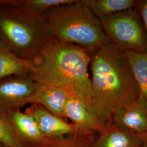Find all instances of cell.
Returning a JSON list of instances; mask_svg holds the SVG:
<instances>
[{
  "instance_id": "6da1fadb",
  "label": "cell",
  "mask_w": 147,
  "mask_h": 147,
  "mask_svg": "<svg viewBox=\"0 0 147 147\" xmlns=\"http://www.w3.org/2000/svg\"><path fill=\"white\" fill-rule=\"evenodd\" d=\"M92 98L89 109L109 127L117 111L138 99L139 90L125 53L111 42L90 55Z\"/></svg>"
},
{
  "instance_id": "7a4b0ae2",
  "label": "cell",
  "mask_w": 147,
  "mask_h": 147,
  "mask_svg": "<svg viewBox=\"0 0 147 147\" xmlns=\"http://www.w3.org/2000/svg\"><path fill=\"white\" fill-rule=\"evenodd\" d=\"M90 62V55L84 49L53 38L31 59L28 75L40 86L62 89L79 98L89 109Z\"/></svg>"
},
{
  "instance_id": "3957f363",
  "label": "cell",
  "mask_w": 147,
  "mask_h": 147,
  "mask_svg": "<svg viewBox=\"0 0 147 147\" xmlns=\"http://www.w3.org/2000/svg\"><path fill=\"white\" fill-rule=\"evenodd\" d=\"M53 38L45 13L0 0V43L16 56L31 60Z\"/></svg>"
},
{
  "instance_id": "277c9868",
  "label": "cell",
  "mask_w": 147,
  "mask_h": 147,
  "mask_svg": "<svg viewBox=\"0 0 147 147\" xmlns=\"http://www.w3.org/2000/svg\"><path fill=\"white\" fill-rule=\"evenodd\" d=\"M45 14L54 38L82 47L90 55L110 42L99 19L81 0L53 7Z\"/></svg>"
},
{
  "instance_id": "5b68a950",
  "label": "cell",
  "mask_w": 147,
  "mask_h": 147,
  "mask_svg": "<svg viewBox=\"0 0 147 147\" xmlns=\"http://www.w3.org/2000/svg\"><path fill=\"white\" fill-rule=\"evenodd\" d=\"M110 42L124 52L147 53V36L134 8L99 18Z\"/></svg>"
},
{
  "instance_id": "8992f818",
  "label": "cell",
  "mask_w": 147,
  "mask_h": 147,
  "mask_svg": "<svg viewBox=\"0 0 147 147\" xmlns=\"http://www.w3.org/2000/svg\"><path fill=\"white\" fill-rule=\"evenodd\" d=\"M27 75H12L0 80V111L11 114L26 105V100L40 88Z\"/></svg>"
},
{
  "instance_id": "52a82bcc",
  "label": "cell",
  "mask_w": 147,
  "mask_h": 147,
  "mask_svg": "<svg viewBox=\"0 0 147 147\" xmlns=\"http://www.w3.org/2000/svg\"><path fill=\"white\" fill-rule=\"evenodd\" d=\"M25 112L34 119L42 135L47 138H57L87 131L79 129L71 123L55 115L39 104H31Z\"/></svg>"
},
{
  "instance_id": "ba28073f",
  "label": "cell",
  "mask_w": 147,
  "mask_h": 147,
  "mask_svg": "<svg viewBox=\"0 0 147 147\" xmlns=\"http://www.w3.org/2000/svg\"><path fill=\"white\" fill-rule=\"evenodd\" d=\"M112 124L132 134H144L147 132V109L137 100L117 111Z\"/></svg>"
},
{
  "instance_id": "9c48e42d",
  "label": "cell",
  "mask_w": 147,
  "mask_h": 147,
  "mask_svg": "<svg viewBox=\"0 0 147 147\" xmlns=\"http://www.w3.org/2000/svg\"><path fill=\"white\" fill-rule=\"evenodd\" d=\"M65 119H69L79 129L100 134L107 127L102 125L92 113L84 102L79 98L70 96L64 110Z\"/></svg>"
},
{
  "instance_id": "30bf717a",
  "label": "cell",
  "mask_w": 147,
  "mask_h": 147,
  "mask_svg": "<svg viewBox=\"0 0 147 147\" xmlns=\"http://www.w3.org/2000/svg\"><path fill=\"white\" fill-rule=\"evenodd\" d=\"M70 96L62 89L41 86L39 89L26 100L25 104L41 105L55 115L65 120L64 110Z\"/></svg>"
},
{
  "instance_id": "8fae6325",
  "label": "cell",
  "mask_w": 147,
  "mask_h": 147,
  "mask_svg": "<svg viewBox=\"0 0 147 147\" xmlns=\"http://www.w3.org/2000/svg\"><path fill=\"white\" fill-rule=\"evenodd\" d=\"M8 115L18 136L25 147L38 144L47 138L42 135L34 119L31 115L21 112L20 110Z\"/></svg>"
},
{
  "instance_id": "7c38bea8",
  "label": "cell",
  "mask_w": 147,
  "mask_h": 147,
  "mask_svg": "<svg viewBox=\"0 0 147 147\" xmlns=\"http://www.w3.org/2000/svg\"><path fill=\"white\" fill-rule=\"evenodd\" d=\"M143 144L138 135L123 131L113 125L98 134L89 147H140Z\"/></svg>"
},
{
  "instance_id": "4fadbf2b",
  "label": "cell",
  "mask_w": 147,
  "mask_h": 147,
  "mask_svg": "<svg viewBox=\"0 0 147 147\" xmlns=\"http://www.w3.org/2000/svg\"><path fill=\"white\" fill-rule=\"evenodd\" d=\"M31 60L19 58L0 43V80L12 75H27Z\"/></svg>"
},
{
  "instance_id": "5bb4252c",
  "label": "cell",
  "mask_w": 147,
  "mask_h": 147,
  "mask_svg": "<svg viewBox=\"0 0 147 147\" xmlns=\"http://www.w3.org/2000/svg\"><path fill=\"white\" fill-rule=\"evenodd\" d=\"M131 66L139 90L138 101L147 109V53L124 52Z\"/></svg>"
},
{
  "instance_id": "9a60e30c",
  "label": "cell",
  "mask_w": 147,
  "mask_h": 147,
  "mask_svg": "<svg viewBox=\"0 0 147 147\" xmlns=\"http://www.w3.org/2000/svg\"><path fill=\"white\" fill-rule=\"evenodd\" d=\"M99 19L135 8V0H81Z\"/></svg>"
},
{
  "instance_id": "2e32d148",
  "label": "cell",
  "mask_w": 147,
  "mask_h": 147,
  "mask_svg": "<svg viewBox=\"0 0 147 147\" xmlns=\"http://www.w3.org/2000/svg\"><path fill=\"white\" fill-rule=\"evenodd\" d=\"M95 133L83 131L57 138H46L42 143L31 147H89Z\"/></svg>"
},
{
  "instance_id": "e0dca14e",
  "label": "cell",
  "mask_w": 147,
  "mask_h": 147,
  "mask_svg": "<svg viewBox=\"0 0 147 147\" xmlns=\"http://www.w3.org/2000/svg\"><path fill=\"white\" fill-rule=\"evenodd\" d=\"M0 143L5 147H25L16 132L9 115L1 111Z\"/></svg>"
},
{
  "instance_id": "ac0fdd59",
  "label": "cell",
  "mask_w": 147,
  "mask_h": 147,
  "mask_svg": "<svg viewBox=\"0 0 147 147\" xmlns=\"http://www.w3.org/2000/svg\"><path fill=\"white\" fill-rule=\"evenodd\" d=\"M135 8L141 18L147 36V0H137Z\"/></svg>"
},
{
  "instance_id": "d6986e66",
  "label": "cell",
  "mask_w": 147,
  "mask_h": 147,
  "mask_svg": "<svg viewBox=\"0 0 147 147\" xmlns=\"http://www.w3.org/2000/svg\"><path fill=\"white\" fill-rule=\"evenodd\" d=\"M138 136L142 139L143 144L147 146V132L144 134H142L141 135H140Z\"/></svg>"
},
{
  "instance_id": "ffe728a7",
  "label": "cell",
  "mask_w": 147,
  "mask_h": 147,
  "mask_svg": "<svg viewBox=\"0 0 147 147\" xmlns=\"http://www.w3.org/2000/svg\"><path fill=\"white\" fill-rule=\"evenodd\" d=\"M140 147H147V146H146V145H144V144H143L142 146H141Z\"/></svg>"
},
{
  "instance_id": "44dd1931",
  "label": "cell",
  "mask_w": 147,
  "mask_h": 147,
  "mask_svg": "<svg viewBox=\"0 0 147 147\" xmlns=\"http://www.w3.org/2000/svg\"><path fill=\"white\" fill-rule=\"evenodd\" d=\"M0 147H5L4 146H3L2 144H1V143H0Z\"/></svg>"
}]
</instances>
